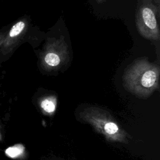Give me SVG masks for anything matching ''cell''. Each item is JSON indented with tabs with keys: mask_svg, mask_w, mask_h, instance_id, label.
<instances>
[{
	"mask_svg": "<svg viewBox=\"0 0 160 160\" xmlns=\"http://www.w3.org/2000/svg\"><path fill=\"white\" fill-rule=\"evenodd\" d=\"M22 151V147L21 148H18V147H13L12 148H9L8 150H7V152H8V154L11 157H16L18 155H19L20 153H21Z\"/></svg>",
	"mask_w": 160,
	"mask_h": 160,
	"instance_id": "ba28073f",
	"label": "cell"
},
{
	"mask_svg": "<svg viewBox=\"0 0 160 160\" xmlns=\"http://www.w3.org/2000/svg\"><path fill=\"white\" fill-rule=\"evenodd\" d=\"M159 74L158 67L145 59L135 61L126 72L129 86L137 92L149 91L155 86Z\"/></svg>",
	"mask_w": 160,
	"mask_h": 160,
	"instance_id": "6da1fadb",
	"label": "cell"
},
{
	"mask_svg": "<svg viewBox=\"0 0 160 160\" xmlns=\"http://www.w3.org/2000/svg\"><path fill=\"white\" fill-rule=\"evenodd\" d=\"M104 130L109 134H114L118 132L119 128L116 124L112 122H109L104 125Z\"/></svg>",
	"mask_w": 160,
	"mask_h": 160,
	"instance_id": "8992f818",
	"label": "cell"
},
{
	"mask_svg": "<svg viewBox=\"0 0 160 160\" xmlns=\"http://www.w3.org/2000/svg\"><path fill=\"white\" fill-rule=\"evenodd\" d=\"M158 9L152 0H139L136 14V26L139 34L149 40L159 39L157 19Z\"/></svg>",
	"mask_w": 160,
	"mask_h": 160,
	"instance_id": "7a4b0ae2",
	"label": "cell"
},
{
	"mask_svg": "<svg viewBox=\"0 0 160 160\" xmlns=\"http://www.w3.org/2000/svg\"><path fill=\"white\" fill-rule=\"evenodd\" d=\"M30 27L31 19L27 15L12 22L0 48V64L8 61L20 45L28 39Z\"/></svg>",
	"mask_w": 160,
	"mask_h": 160,
	"instance_id": "3957f363",
	"label": "cell"
},
{
	"mask_svg": "<svg viewBox=\"0 0 160 160\" xmlns=\"http://www.w3.org/2000/svg\"><path fill=\"white\" fill-rule=\"evenodd\" d=\"M0 86H1V85H0Z\"/></svg>",
	"mask_w": 160,
	"mask_h": 160,
	"instance_id": "8fae6325",
	"label": "cell"
},
{
	"mask_svg": "<svg viewBox=\"0 0 160 160\" xmlns=\"http://www.w3.org/2000/svg\"><path fill=\"white\" fill-rule=\"evenodd\" d=\"M41 108L47 112H52L55 110V105L52 101L49 99H44L41 104Z\"/></svg>",
	"mask_w": 160,
	"mask_h": 160,
	"instance_id": "5b68a950",
	"label": "cell"
},
{
	"mask_svg": "<svg viewBox=\"0 0 160 160\" xmlns=\"http://www.w3.org/2000/svg\"><path fill=\"white\" fill-rule=\"evenodd\" d=\"M94 1L99 4H101V3H102L103 2H104L106 0H94Z\"/></svg>",
	"mask_w": 160,
	"mask_h": 160,
	"instance_id": "30bf717a",
	"label": "cell"
},
{
	"mask_svg": "<svg viewBox=\"0 0 160 160\" xmlns=\"http://www.w3.org/2000/svg\"><path fill=\"white\" fill-rule=\"evenodd\" d=\"M4 141V131L2 123L0 121V142H3Z\"/></svg>",
	"mask_w": 160,
	"mask_h": 160,
	"instance_id": "9c48e42d",
	"label": "cell"
},
{
	"mask_svg": "<svg viewBox=\"0 0 160 160\" xmlns=\"http://www.w3.org/2000/svg\"><path fill=\"white\" fill-rule=\"evenodd\" d=\"M11 24L12 23L6 24L0 28V48L8 34V32L11 26Z\"/></svg>",
	"mask_w": 160,
	"mask_h": 160,
	"instance_id": "52a82bcc",
	"label": "cell"
},
{
	"mask_svg": "<svg viewBox=\"0 0 160 160\" xmlns=\"http://www.w3.org/2000/svg\"><path fill=\"white\" fill-rule=\"evenodd\" d=\"M68 48L63 36L49 38L46 39L42 51V59L46 66L56 68L68 56Z\"/></svg>",
	"mask_w": 160,
	"mask_h": 160,
	"instance_id": "277c9868",
	"label": "cell"
}]
</instances>
